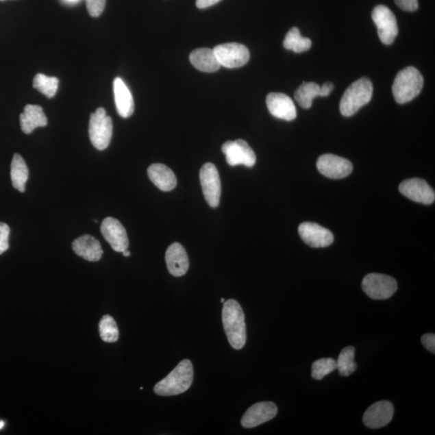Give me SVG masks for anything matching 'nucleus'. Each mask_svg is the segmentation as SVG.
<instances>
[{
    "mask_svg": "<svg viewBox=\"0 0 435 435\" xmlns=\"http://www.w3.org/2000/svg\"><path fill=\"white\" fill-rule=\"evenodd\" d=\"M221 0H196V5L200 9L208 8L221 2Z\"/></svg>",
    "mask_w": 435,
    "mask_h": 435,
    "instance_id": "35",
    "label": "nucleus"
},
{
    "mask_svg": "<svg viewBox=\"0 0 435 435\" xmlns=\"http://www.w3.org/2000/svg\"><path fill=\"white\" fill-rule=\"evenodd\" d=\"M99 335L103 341L106 343H114L119 340L120 332L116 321L110 315H104L100 320Z\"/></svg>",
    "mask_w": 435,
    "mask_h": 435,
    "instance_id": "29",
    "label": "nucleus"
},
{
    "mask_svg": "<svg viewBox=\"0 0 435 435\" xmlns=\"http://www.w3.org/2000/svg\"><path fill=\"white\" fill-rule=\"evenodd\" d=\"M423 84V77L415 67L403 69L393 82V97L400 104L410 102L422 91Z\"/></svg>",
    "mask_w": 435,
    "mask_h": 435,
    "instance_id": "3",
    "label": "nucleus"
},
{
    "mask_svg": "<svg viewBox=\"0 0 435 435\" xmlns=\"http://www.w3.org/2000/svg\"><path fill=\"white\" fill-rule=\"evenodd\" d=\"M166 261L169 272L174 277L184 276L190 267L186 251L179 243H173L169 247L166 253Z\"/></svg>",
    "mask_w": 435,
    "mask_h": 435,
    "instance_id": "18",
    "label": "nucleus"
},
{
    "mask_svg": "<svg viewBox=\"0 0 435 435\" xmlns=\"http://www.w3.org/2000/svg\"><path fill=\"white\" fill-rule=\"evenodd\" d=\"M401 193L416 203L432 204L435 200L434 191L428 183L421 178H411L402 182L399 186Z\"/></svg>",
    "mask_w": 435,
    "mask_h": 435,
    "instance_id": "13",
    "label": "nucleus"
},
{
    "mask_svg": "<svg viewBox=\"0 0 435 435\" xmlns=\"http://www.w3.org/2000/svg\"><path fill=\"white\" fill-rule=\"evenodd\" d=\"M224 301H225V299H221V302H222V303H224Z\"/></svg>",
    "mask_w": 435,
    "mask_h": 435,
    "instance_id": "40",
    "label": "nucleus"
},
{
    "mask_svg": "<svg viewBox=\"0 0 435 435\" xmlns=\"http://www.w3.org/2000/svg\"><path fill=\"white\" fill-rule=\"evenodd\" d=\"M213 49L221 66L227 69L244 66L249 61V50L242 44H222Z\"/></svg>",
    "mask_w": 435,
    "mask_h": 435,
    "instance_id": "7",
    "label": "nucleus"
},
{
    "mask_svg": "<svg viewBox=\"0 0 435 435\" xmlns=\"http://www.w3.org/2000/svg\"><path fill=\"white\" fill-rule=\"evenodd\" d=\"M194 379L193 364L184 360L166 378L156 384L154 392L159 396L169 397L181 395L190 388Z\"/></svg>",
    "mask_w": 435,
    "mask_h": 435,
    "instance_id": "2",
    "label": "nucleus"
},
{
    "mask_svg": "<svg viewBox=\"0 0 435 435\" xmlns=\"http://www.w3.org/2000/svg\"><path fill=\"white\" fill-rule=\"evenodd\" d=\"M321 96L320 86L315 82H303L296 90L295 98L301 108L309 109L312 106L313 99Z\"/></svg>",
    "mask_w": 435,
    "mask_h": 435,
    "instance_id": "25",
    "label": "nucleus"
},
{
    "mask_svg": "<svg viewBox=\"0 0 435 435\" xmlns=\"http://www.w3.org/2000/svg\"><path fill=\"white\" fill-rule=\"evenodd\" d=\"M269 111L273 116L286 121H294L297 110L293 100L282 93H270L266 98Z\"/></svg>",
    "mask_w": 435,
    "mask_h": 435,
    "instance_id": "17",
    "label": "nucleus"
},
{
    "mask_svg": "<svg viewBox=\"0 0 435 435\" xmlns=\"http://www.w3.org/2000/svg\"><path fill=\"white\" fill-rule=\"evenodd\" d=\"M66 1L71 2V3H75L79 1V0H66Z\"/></svg>",
    "mask_w": 435,
    "mask_h": 435,
    "instance_id": "39",
    "label": "nucleus"
},
{
    "mask_svg": "<svg viewBox=\"0 0 435 435\" xmlns=\"http://www.w3.org/2000/svg\"><path fill=\"white\" fill-rule=\"evenodd\" d=\"M397 5L402 10L414 12L419 8L418 0H395Z\"/></svg>",
    "mask_w": 435,
    "mask_h": 435,
    "instance_id": "33",
    "label": "nucleus"
},
{
    "mask_svg": "<svg viewBox=\"0 0 435 435\" xmlns=\"http://www.w3.org/2000/svg\"><path fill=\"white\" fill-rule=\"evenodd\" d=\"M3 425H4L3 421H0V430H1L3 427Z\"/></svg>",
    "mask_w": 435,
    "mask_h": 435,
    "instance_id": "38",
    "label": "nucleus"
},
{
    "mask_svg": "<svg viewBox=\"0 0 435 435\" xmlns=\"http://www.w3.org/2000/svg\"><path fill=\"white\" fill-rule=\"evenodd\" d=\"M104 239L108 242L114 251L123 253L129 245L125 228L116 219L108 217L104 219L100 227Z\"/></svg>",
    "mask_w": 435,
    "mask_h": 435,
    "instance_id": "12",
    "label": "nucleus"
},
{
    "mask_svg": "<svg viewBox=\"0 0 435 435\" xmlns=\"http://www.w3.org/2000/svg\"><path fill=\"white\" fill-rule=\"evenodd\" d=\"M29 169H27L24 158L20 154H14L11 164L12 182L13 187L21 193H24L25 191V185L29 179Z\"/></svg>",
    "mask_w": 435,
    "mask_h": 435,
    "instance_id": "24",
    "label": "nucleus"
},
{
    "mask_svg": "<svg viewBox=\"0 0 435 435\" xmlns=\"http://www.w3.org/2000/svg\"><path fill=\"white\" fill-rule=\"evenodd\" d=\"M59 80L56 77H48L43 74H38L34 79V87L47 98H53L56 95Z\"/></svg>",
    "mask_w": 435,
    "mask_h": 435,
    "instance_id": "28",
    "label": "nucleus"
},
{
    "mask_svg": "<svg viewBox=\"0 0 435 435\" xmlns=\"http://www.w3.org/2000/svg\"><path fill=\"white\" fill-rule=\"evenodd\" d=\"M299 233L301 240L312 248H326L334 241L332 232L315 223H302Z\"/></svg>",
    "mask_w": 435,
    "mask_h": 435,
    "instance_id": "14",
    "label": "nucleus"
},
{
    "mask_svg": "<svg viewBox=\"0 0 435 435\" xmlns=\"http://www.w3.org/2000/svg\"><path fill=\"white\" fill-rule=\"evenodd\" d=\"M356 349L354 347L343 348L336 361L337 369L342 377H348L356 372L357 366L355 362Z\"/></svg>",
    "mask_w": 435,
    "mask_h": 435,
    "instance_id": "27",
    "label": "nucleus"
},
{
    "mask_svg": "<svg viewBox=\"0 0 435 435\" xmlns=\"http://www.w3.org/2000/svg\"><path fill=\"white\" fill-rule=\"evenodd\" d=\"M362 288L365 294L375 300L389 299L395 294L397 283L395 279L380 273H370L364 278Z\"/></svg>",
    "mask_w": 435,
    "mask_h": 435,
    "instance_id": "6",
    "label": "nucleus"
},
{
    "mask_svg": "<svg viewBox=\"0 0 435 435\" xmlns=\"http://www.w3.org/2000/svg\"><path fill=\"white\" fill-rule=\"evenodd\" d=\"M335 88V86H334L332 82H326L322 86H320V92H321L322 97H326L330 94H331L332 91Z\"/></svg>",
    "mask_w": 435,
    "mask_h": 435,
    "instance_id": "36",
    "label": "nucleus"
},
{
    "mask_svg": "<svg viewBox=\"0 0 435 435\" xmlns=\"http://www.w3.org/2000/svg\"><path fill=\"white\" fill-rule=\"evenodd\" d=\"M373 21L377 27L380 40L384 45H391L398 35V26L395 14L386 6L378 5L373 9Z\"/></svg>",
    "mask_w": 435,
    "mask_h": 435,
    "instance_id": "9",
    "label": "nucleus"
},
{
    "mask_svg": "<svg viewBox=\"0 0 435 435\" xmlns=\"http://www.w3.org/2000/svg\"><path fill=\"white\" fill-rule=\"evenodd\" d=\"M421 340L428 351L432 352L433 354L435 353V336L434 334H425Z\"/></svg>",
    "mask_w": 435,
    "mask_h": 435,
    "instance_id": "34",
    "label": "nucleus"
},
{
    "mask_svg": "<svg viewBox=\"0 0 435 435\" xmlns=\"http://www.w3.org/2000/svg\"><path fill=\"white\" fill-rule=\"evenodd\" d=\"M277 414V407L271 401L256 403L245 412L241 424L245 428H254L272 420Z\"/></svg>",
    "mask_w": 435,
    "mask_h": 435,
    "instance_id": "15",
    "label": "nucleus"
},
{
    "mask_svg": "<svg viewBox=\"0 0 435 435\" xmlns=\"http://www.w3.org/2000/svg\"><path fill=\"white\" fill-rule=\"evenodd\" d=\"M200 182L206 201L213 208H217L221 196V182L219 171L212 163L201 168Z\"/></svg>",
    "mask_w": 435,
    "mask_h": 435,
    "instance_id": "8",
    "label": "nucleus"
},
{
    "mask_svg": "<svg viewBox=\"0 0 435 435\" xmlns=\"http://www.w3.org/2000/svg\"><path fill=\"white\" fill-rule=\"evenodd\" d=\"M319 171L332 179H342L349 176L353 166L348 160L333 154H324L317 162Z\"/></svg>",
    "mask_w": 435,
    "mask_h": 435,
    "instance_id": "11",
    "label": "nucleus"
},
{
    "mask_svg": "<svg viewBox=\"0 0 435 435\" xmlns=\"http://www.w3.org/2000/svg\"><path fill=\"white\" fill-rule=\"evenodd\" d=\"M20 118L21 130L25 134H30L36 128L45 127L48 123L47 117L39 105H27Z\"/></svg>",
    "mask_w": 435,
    "mask_h": 435,
    "instance_id": "22",
    "label": "nucleus"
},
{
    "mask_svg": "<svg viewBox=\"0 0 435 435\" xmlns=\"http://www.w3.org/2000/svg\"><path fill=\"white\" fill-rule=\"evenodd\" d=\"M113 132L112 118L107 116L103 108L91 114L89 123V136L91 143L98 150L106 149L111 143Z\"/></svg>",
    "mask_w": 435,
    "mask_h": 435,
    "instance_id": "5",
    "label": "nucleus"
},
{
    "mask_svg": "<svg viewBox=\"0 0 435 435\" xmlns=\"http://www.w3.org/2000/svg\"><path fill=\"white\" fill-rule=\"evenodd\" d=\"M123 256H126V258H128V256H130L131 253L129 251H128L127 249L125 251H123Z\"/></svg>",
    "mask_w": 435,
    "mask_h": 435,
    "instance_id": "37",
    "label": "nucleus"
},
{
    "mask_svg": "<svg viewBox=\"0 0 435 435\" xmlns=\"http://www.w3.org/2000/svg\"><path fill=\"white\" fill-rule=\"evenodd\" d=\"M337 369L336 361L332 358H323L314 362L311 375L314 380L320 381L327 375Z\"/></svg>",
    "mask_w": 435,
    "mask_h": 435,
    "instance_id": "30",
    "label": "nucleus"
},
{
    "mask_svg": "<svg viewBox=\"0 0 435 435\" xmlns=\"http://www.w3.org/2000/svg\"><path fill=\"white\" fill-rule=\"evenodd\" d=\"M395 408L390 401H382L375 403L365 411L363 422L366 427L378 429L386 427L391 422Z\"/></svg>",
    "mask_w": 435,
    "mask_h": 435,
    "instance_id": "16",
    "label": "nucleus"
},
{
    "mask_svg": "<svg viewBox=\"0 0 435 435\" xmlns=\"http://www.w3.org/2000/svg\"><path fill=\"white\" fill-rule=\"evenodd\" d=\"M9 236H10V228L8 224L0 223V255L5 253L9 248Z\"/></svg>",
    "mask_w": 435,
    "mask_h": 435,
    "instance_id": "32",
    "label": "nucleus"
},
{
    "mask_svg": "<svg viewBox=\"0 0 435 435\" xmlns=\"http://www.w3.org/2000/svg\"><path fill=\"white\" fill-rule=\"evenodd\" d=\"M190 61L197 70L206 73L216 72L221 67L213 49H196L190 53Z\"/></svg>",
    "mask_w": 435,
    "mask_h": 435,
    "instance_id": "23",
    "label": "nucleus"
},
{
    "mask_svg": "<svg viewBox=\"0 0 435 435\" xmlns=\"http://www.w3.org/2000/svg\"><path fill=\"white\" fill-rule=\"evenodd\" d=\"M114 102L119 114L123 118H128L134 112V97L125 82L121 77L114 79L113 84Z\"/></svg>",
    "mask_w": 435,
    "mask_h": 435,
    "instance_id": "19",
    "label": "nucleus"
},
{
    "mask_svg": "<svg viewBox=\"0 0 435 435\" xmlns=\"http://www.w3.org/2000/svg\"><path fill=\"white\" fill-rule=\"evenodd\" d=\"M148 175L151 182L162 191L173 190L177 186L175 174L163 164H151L148 169Z\"/></svg>",
    "mask_w": 435,
    "mask_h": 435,
    "instance_id": "21",
    "label": "nucleus"
},
{
    "mask_svg": "<svg viewBox=\"0 0 435 435\" xmlns=\"http://www.w3.org/2000/svg\"><path fill=\"white\" fill-rule=\"evenodd\" d=\"M222 312L224 331L230 345L236 350L245 347L247 340L244 311L234 299L224 301Z\"/></svg>",
    "mask_w": 435,
    "mask_h": 435,
    "instance_id": "1",
    "label": "nucleus"
},
{
    "mask_svg": "<svg viewBox=\"0 0 435 435\" xmlns=\"http://www.w3.org/2000/svg\"><path fill=\"white\" fill-rule=\"evenodd\" d=\"M222 151L226 156L229 166H236L243 164L246 167H253L256 157L253 149L244 140L227 141L223 145Z\"/></svg>",
    "mask_w": 435,
    "mask_h": 435,
    "instance_id": "10",
    "label": "nucleus"
},
{
    "mask_svg": "<svg viewBox=\"0 0 435 435\" xmlns=\"http://www.w3.org/2000/svg\"><path fill=\"white\" fill-rule=\"evenodd\" d=\"M0 1H4V0H0Z\"/></svg>",
    "mask_w": 435,
    "mask_h": 435,
    "instance_id": "41",
    "label": "nucleus"
},
{
    "mask_svg": "<svg viewBox=\"0 0 435 435\" xmlns=\"http://www.w3.org/2000/svg\"><path fill=\"white\" fill-rule=\"evenodd\" d=\"M86 5L90 16L99 17L104 11L106 0H86Z\"/></svg>",
    "mask_w": 435,
    "mask_h": 435,
    "instance_id": "31",
    "label": "nucleus"
},
{
    "mask_svg": "<svg viewBox=\"0 0 435 435\" xmlns=\"http://www.w3.org/2000/svg\"><path fill=\"white\" fill-rule=\"evenodd\" d=\"M311 44L312 43L310 39L302 38L299 29L295 27L288 32L283 41L284 47L297 53L308 51L311 47Z\"/></svg>",
    "mask_w": 435,
    "mask_h": 435,
    "instance_id": "26",
    "label": "nucleus"
},
{
    "mask_svg": "<svg viewBox=\"0 0 435 435\" xmlns=\"http://www.w3.org/2000/svg\"><path fill=\"white\" fill-rule=\"evenodd\" d=\"M75 253L86 260L99 261L102 258L103 251L100 243L95 237L84 235L77 238L72 244Z\"/></svg>",
    "mask_w": 435,
    "mask_h": 435,
    "instance_id": "20",
    "label": "nucleus"
},
{
    "mask_svg": "<svg viewBox=\"0 0 435 435\" xmlns=\"http://www.w3.org/2000/svg\"><path fill=\"white\" fill-rule=\"evenodd\" d=\"M373 86L367 77H362L347 87L340 101V109L343 116H353L372 99Z\"/></svg>",
    "mask_w": 435,
    "mask_h": 435,
    "instance_id": "4",
    "label": "nucleus"
}]
</instances>
